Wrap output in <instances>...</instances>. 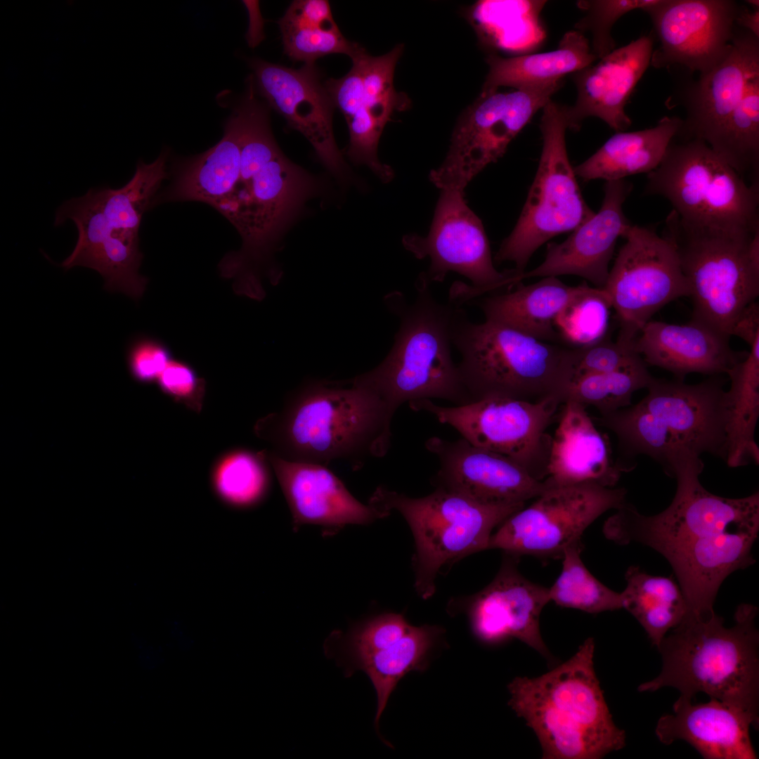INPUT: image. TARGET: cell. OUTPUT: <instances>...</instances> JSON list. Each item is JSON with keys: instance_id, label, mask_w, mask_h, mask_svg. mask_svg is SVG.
<instances>
[{"instance_id": "6da1fadb", "label": "cell", "mask_w": 759, "mask_h": 759, "mask_svg": "<svg viewBox=\"0 0 759 759\" xmlns=\"http://www.w3.org/2000/svg\"><path fill=\"white\" fill-rule=\"evenodd\" d=\"M252 88L235 108L240 124L238 179L217 210L242 238L219 264L222 277L261 280L278 244L306 202L323 188L320 179L291 162L272 134L268 112Z\"/></svg>"}, {"instance_id": "7a4b0ae2", "label": "cell", "mask_w": 759, "mask_h": 759, "mask_svg": "<svg viewBox=\"0 0 759 759\" xmlns=\"http://www.w3.org/2000/svg\"><path fill=\"white\" fill-rule=\"evenodd\" d=\"M309 381L283 407L254 425V433L288 461L327 465L336 460L353 467L385 455L391 444L390 414L371 389L354 384Z\"/></svg>"}, {"instance_id": "3957f363", "label": "cell", "mask_w": 759, "mask_h": 759, "mask_svg": "<svg viewBox=\"0 0 759 759\" xmlns=\"http://www.w3.org/2000/svg\"><path fill=\"white\" fill-rule=\"evenodd\" d=\"M595 641L538 677H517L509 706L537 737L543 759H600L625 746L594 667Z\"/></svg>"}, {"instance_id": "277c9868", "label": "cell", "mask_w": 759, "mask_h": 759, "mask_svg": "<svg viewBox=\"0 0 759 759\" xmlns=\"http://www.w3.org/2000/svg\"><path fill=\"white\" fill-rule=\"evenodd\" d=\"M758 613L755 606L741 604L734 625L726 627L715 613L699 617L689 611L656 647L662 660L660 673L637 690L670 687L690 699L703 692L758 718Z\"/></svg>"}, {"instance_id": "5b68a950", "label": "cell", "mask_w": 759, "mask_h": 759, "mask_svg": "<svg viewBox=\"0 0 759 759\" xmlns=\"http://www.w3.org/2000/svg\"><path fill=\"white\" fill-rule=\"evenodd\" d=\"M719 376L694 384L654 377L640 402L597 420L625 453L651 458L671 477L704 453L725 460L726 391Z\"/></svg>"}, {"instance_id": "8992f818", "label": "cell", "mask_w": 759, "mask_h": 759, "mask_svg": "<svg viewBox=\"0 0 759 759\" xmlns=\"http://www.w3.org/2000/svg\"><path fill=\"white\" fill-rule=\"evenodd\" d=\"M424 273L416 294L407 302L399 292L385 303L400 319L393 346L375 368L351 379L376 393L394 416L405 402L439 398L456 406L473 402L452 358V323L455 304L439 303Z\"/></svg>"}, {"instance_id": "52a82bcc", "label": "cell", "mask_w": 759, "mask_h": 759, "mask_svg": "<svg viewBox=\"0 0 759 759\" xmlns=\"http://www.w3.org/2000/svg\"><path fill=\"white\" fill-rule=\"evenodd\" d=\"M452 344L473 401L493 397L538 401L555 396L562 402L573 377L574 348L536 339L494 321H470L455 306Z\"/></svg>"}, {"instance_id": "ba28073f", "label": "cell", "mask_w": 759, "mask_h": 759, "mask_svg": "<svg viewBox=\"0 0 759 759\" xmlns=\"http://www.w3.org/2000/svg\"><path fill=\"white\" fill-rule=\"evenodd\" d=\"M662 235L677 251L690 287L692 320L729 337L759 294V230H725L683 222L674 211Z\"/></svg>"}, {"instance_id": "9c48e42d", "label": "cell", "mask_w": 759, "mask_h": 759, "mask_svg": "<svg viewBox=\"0 0 759 759\" xmlns=\"http://www.w3.org/2000/svg\"><path fill=\"white\" fill-rule=\"evenodd\" d=\"M369 505L389 514L396 510L407 521L415 544V588L428 599L443 567L488 550L493 529L526 503L482 504L439 487L428 495L411 498L379 486Z\"/></svg>"}, {"instance_id": "30bf717a", "label": "cell", "mask_w": 759, "mask_h": 759, "mask_svg": "<svg viewBox=\"0 0 759 759\" xmlns=\"http://www.w3.org/2000/svg\"><path fill=\"white\" fill-rule=\"evenodd\" d=\"M644 193L667 200L689 225L759 230V186L748 183L699 139L676 135L659 165L647 174Z\"/></svg>"}, {"instance_id": "8fae6325", "label": "cell", "mask_w": 759, "mask_h": 759, "mask_svg": "<svg viewBox=\"0 0 759 759\" xmlns=\"http://www.w3.org/2000/svg\"><path fill=\"white\" fill-rule=\"evenodd\" d=\"M701 458L675 470L677 488L670 505L647 516L626 502L603 526L604 536L618 544L639 543L661 554L720 533L737 528H759V493L728 498L707 491L699 476Z\"/></svg>"}, {"instance_id": "7c38bea8", "label": "cell", "mask_w": 759, "mask_h": 759, "mask_svg": "<svg viewBox=\"0 0 759 759\" xmlns=\"http://www.w3.org/2000/svg\"><path fill=\"white\" fill-rule=\"evenodd\" d=\"M566 105L549 101L540 122L538 167L519 218L495 259L524 272L534 252L550 239L573 231L595 214L585 202L566 145Z\"/></svg>"}, {"instance_id": "4fadbf2b", "label": "cell", "mask_w": 759, "mask_h": 759, "mask_svg": "<svg viewBox=\"0 0 759 759\" xmlns=\"http://www.w3.org/2000/svg\"><path fill=\"white\" fill-rule=\"evenodd\" d=\"M562 84L563 80L511 91H481L460 117L444 161L430 172L431 182L441 190L465 193L479 173L504 155Z\"/></svg>"}, {"instance_id": "5bb4252c", "label": "cell", "mask_w": 759, "mask_h": 759, "mask_svg": "<svg viewBox=\"0 0 759 759\" xmlns=\"http://www.w3.org/2000/svg\"><path fill=\"white\" fill-rule=\"evenodd\" d=\"M464 195L460 191L441 190L427 236L409 234L403 238L404 247L415 257L430 259L424 273L430 284L442 282L449 271L471 281V285H453L450 299L456 303L517 285L525 272L515 268L500 272L495 268L482 222Z\"/></svg>"}, {"instance_id": "9a60e30c", "label": "cell", "mask_w": 759, "mask_h": 759, "mask_svg": "<svg viewBox=\"0 0 759 759\" xmlns=\"http://www.w3.org/2000/svg\"><path fill=\"white\" fill-rule=\"evenodd\" d=\"M602 287L619 323L616 339L634 344L661 308L690 296V287L673 242L656 227L631 225Z\"/></svg>"}, {"instance_id": "2e32d148", "label": "cell", "mask_w": 759, "mask_h": 759, "mask_svg": "<svg viewBox=\"0 0 759 759\" xmlns=\"http://www.w3.org/2000/svg\"><path fill=\"white\" fill-rule=\"evenodd\" d=\"M415 411L434 415L472 444L505 455L544 480L551 439L545 431L558 408L555 396L538 401L493 397L443 407L429 399L408 403Z\"/></svg>"}, {"instance_id": "e0dca14e", "label": "cell", "mask_w": 759, "mask_h": 759, "mask_svg": "<svg viewBox=\"0 0 759 759\" xmlns=\"http://www.w3.org/2000/svg\"><path fill=\"white\" fill-rule=\"evenodd\" d=\"M626 495L623 488L594 484L550 486L498 527L488 549L516 557L562 558L595 519L625 504Z\"/></svg>"}, {"instance_id": "ac0fdd59", "label": "cell", "mask_w": 759, "mask_h": 759, "mask_svg": "<svg viewBox=\"0 0 759 759\" xmlns=\"http://www.w3.org/2000/svg\"><path fill=\"white\" fill-rule=\"evenodd\" d=\"M403 51V44H397L387 53L372 56L360 46L351 58L349 72L324 83L348 125L347 156L352 162L368 167L384 183L393 179L394 171L378 159L379 140L392 114L410 104L407 95L394 86V70Z\"/></svg>"}, {"instance_id": "d6986e66", "label": "cell", "mask_w": 759, "mask_h": 759, "mask_svg": "<svg viewBox=\"0 0 759 759\" xmlns=\"http://www.w3.org/2000/svg\"><path fill=\"white\" fill-rule=\"evenodd\" d=\"M249 65L256 92L291 128L306 138L333 176L343 184L349 183L351 172L333 134L335 105L315 64H304L296 70L251 58Z\"/></svg>"}, {"instance_id": "ffe728a7", "label": "cell", "mask_w": 759, "mask_h": 759, "mask_svg": "<svg viewBox=\"0 0 759 759\" xmlns=\"http://www.w3.org/2000/svg\"><path fill=\"white\" fill-rule=\"evenodd\" d=\"M740 8L732 0H659L644 11L660 41L651 64L708 72L728 52Z\"/></svg>"}, {"instance_id": "44dd1931", "label": "cell", "mask_w": 759, "mask_h": 759, "mask_svg": "<svg viewBox=\"0 0 759 759\" xmlns=\"http://www.w3.org/2000/svg\"><path fill=\"white\" fill-rule=\"evenodd\" d=\"M167 159L168 150H163L150 164L138 161L133 177L123 187L90 189L58 207L54 225L60 226L70 219L78 231L76 245L66 259L69 267L79 266L112 231H139L144 212L153 206L161 183L168 176Z\"/></svg>"}, {"instance_id": "7402d4cb", "label": "cell", "mask_w": 759, "mask_h": 759, "mask_svg": "<svg viewBox=\"0 0 759 759\" xmlns=\"http://www.w3.org/2000/svg\"><path fill=\"white\" fill-rule=\"evenodd\" d=\"M424 445L439 462L434 478L437 487L482 504L526 503L550 486L512 459L464 438L432 436Z\"/></svg>"}, {"instance_id": "603a6c76", "label": "cell", "mask_w": 759, "mask_h": 759, "mask_svg": "<svg viewBox=\"0 0 759 759\" xmlns=\"http://www.w3.org/2000/svg\"><path fill=\"white\" fill-rule=\"evenodd\" d=\"M507 554L493 580L468 599L472 630L487 643L517 639L552 661L539 624L541 611L550 602L549 588L526 578L517 569L518 557Z\"/></svg>"}, {"instance_id": "cb8c5ba5", "label": "cell", "mask_w": 759, "mask_h": 759, "mask_svg": "<svg viewBox=\"0 0 759 759\" xmlns=\"http://www.w3.org/2000/svg\"><path fill=\"white\" fill-rule=\"evenodd\" d=\"M632 190V183L625 179L606 181L600 209L573 230L564 241L550 243L543 261L525 271L524 279L572 275L602 288L609 275L616 242L632 225L623 209Z\"/></svg>"}, {"instance_id": "d4e9b609", "label": "cell", "mask_w": 759, "mask_h": 759, "mask_svg": "<svg viewBox=\"0 0 759 759\" xmlns=\"http://www.w3.org/2000/svg\"><path fill=\"white\" fill-rule=\"evenodd\" d=\"M756 75H759V38L748 31L735 29L725 56L700 74L687 93V117L677 135L701 140L713 149L749 82Z\"/></svg>"}, {"instance_id": "484cf974", "label": "cell", "mask_w": 759, "mask_h": 759, "mask_svg": "<svg viewBox=\"0 0 759 759\" xmlns=\"http://www.w3.org/2000/svg\"><path fill=\"white\" fill-rule=\"evenodd\" d=\"M652 53V38L642 36L572 74L577 98L566 108L568 129L578 131L585 119L597 117L616 132L626 130L632 121L625 106Z\"/></svg>"}, {"instance_id": "4316f807", "label": "cell", "mask_w": 759, "mask_h": 759, "mask_svg": "<svg viewBox=\"0 0 759 759\" xmlns=\"http://www.w3.org/2000/svg\"><path fill=\"white\" fill-rule=\"evenodd\" d=\"M290 508L294 524L342 528L368 524L389 514L356 500L325 466L288 461L266 452Z\"/></svg>"}, {"instance_id": "83f0119b", "label": "cell", "mask_w": 759, "mask_h": 759, "mask_svg": "<svg viewBox=\"0 0 759 759\" xmlns=\"http://www.w3.org/2000/svg\"><path fill=\"white\" fill-rule=\"evenodd\" d=\"M673 710L656 725V736L662 744L685 741L706 759L758 758L750 737L751 726L758 725L753 714L716 699L693 703L682 696Z\"/></svg>"}, {"instance_id": "f1b7e54d", "label": "cell", "mask_w": 759, "mask_h": 759, "mask_svg": "<svg viewBox=\"0 0 759 759\" xmlns=\"http://www.w3.org/2000/svg\"><path fill=\"white\" fill-rule=\"evenodd\" d=\"M758 529L725 531L663 555L673 570L690 613L699 617L715 613V600L725 579L755 562L752 547Z\"/></svg>"}, {"instance_id": "f546056e", "label": "cell", "mask_w": 759, "mask_h": 759, "mask_svg": "<svg viewBox=\"0 0 759 759\" xmlns=\"http://www.w3.org/2000/svg\"><path fill=\"white\" fill-rule=\"evenodd\" d=\"M634 346L647 365L672 372L682 379L690 373L726 374L745 358L734 351L727 337L699 323L647 322Z\"/></svg>"}, {"instance_id": "4dcf8cb0", "label": "cell", "mask_w": 759, "mask_h": 759, "mask_svg": "<svg viewBox=\"0 0 759 759\" xmlns=\"http://www.w3.org/2000/svg\"><path fill=\"white\" fill-rule=\"evenodd\" d=\"M562 405L551 439L545 481L550 486L614 487L628 467L614 461L606 438L597 430L586 407L572 401Z\"/></svg>"}, {"instance_id": "1f68e13d", "label": "cell", "mask_w": 759, "mask_h": 759, "mask_svg": "<svg viewBox=\"0 0 759 759\" xmlns=\"http://www.w3.org/2000/svg\"><path fill=\"white\" fill-rule=\"evenodd\" d=\"M607 295L603 288L568 285L557 277L519 285L512 291L486 297L480 302L486 320L507 325L536 339H559L554 322L569 309L585 300Z\"/></svg>"}, {"instance_id": "d6a6232c", "label": "cell", "mask_w": 759, "mask_h": 759, "mask_svg": "<svg viewBox=\"0 0 759 759\" xmlns=\"http://www.w3.org/2000/svg\"><path fill=\"white\" fill-rule=\"evenodd\" d=\"M240 159V124L233 110L221 139L205 152L177 162L172 183L157 195L153 205L170 201H197L218 210L238 179Z\"/></svg>"}, {"instance_id": "836d02e7", "label": "cell", "mask_w": 759, "mask_h": 759, "mask_svg": "<svg viewBox=\"0 0 759 759\" xmlns=\"http://www.w3.org/2000/svg\"><path fill=\"white\" fill-rule=\"evenodd\" d=\"M682 124V119L678 117H664L651 128L616 132L592 155L574 167L576 175L588 182L647 174L659 165Z\"/></svg>"}, {"instance_id": "e575fe53", "label": "cell", "mask_w": 759, "mask_h": 759, "mask_svg": "<svg viewBox=\"0 0 759 759\" xmlns=\"http://www.w3.org/2000/svg\"><path fill=\"white\" fill-rule=\"evenodd\" d=\"M597 60L588 39L578 30L565 33L556 49L511 58L491 54L486 58L488 72L481 91L501 86L514 89L542 86L562 81Z\"/></svg>"}, {"instance_id": "d590c367", "label": "cell", "mask_w": 759, "mask_h": 759, "mask_svg": "<svg viewBox=\"0 0 759 759\" xmlns=\"http://www.w3.org/2000/svg\"><path fill=\"white\" fill-rule=\"evenodd\" d=\"M727 373L730 387L725 392L726 457L729 467L758 465L759 448L755 432L759 418V339Z\"/></svg>"}, {"instance_id": "8d00e7d4", "label": "cell", "mask_w": 759, "mask_h": 759, "mask_svg": "<svg viewBox=\"0 0 759 759\" xmlns=\"http://www.w3.org/2000/svg\"><path fill=\"white\" fill-rule=\"evenodd\" d=\"M625 578L623 609L635 618L657 647L689 612L682 592L671 577L651 575L636 566L627 569Z\"/></svg>"}, {"instance_id": "74e56055", "label": "cell", "mask_w": 759, "mask_h": 759, "mask_svg": "<svg viewBox=\"0 0 759 759\" xmlns=\"http://www.w3.org/2000/svg\"><path fill=\"white\" fill-rule=\"evenodd\" d=\"M443 632L438 626H412L396 642L363 660L357 667L368 676L377 694L375 726L398 681L412 670L423 671L428 656Z\"/></svg>"}, {"instance_id": "f35d334b", "label": "cell", "mask_w": 759, "mask_h": 759, "mask_svg": "<svg viewBox=\"0 0 759 759\" xmlns=\"http://www.w3.org/2000/svg\"><path fill=\"white\" fill-rule=\"evenodd\" d=\"M713 150L748 183L759 186V75L749 82Z\"/></svg>"}, {"instance_id": "ab89813d", "label": "cell", "mask_w": 759, "mask_h": 759, "mask_svg": "<svg viewBox=\"0 0 759 759\" xmlns=\"http://www.w3.org/2000/svg\"><path fill=\"white\" fill-rule=\"evenodd\" d=\"M583 547L580 540L564 552L562 571L549 588L550 601L589 614L623 609L621 593L602 583L585 566L580 556Z\"/></svg>"}, {"instance_id": "60d3db41", "label": "cell", "mask_w": 759, "mask_h": 759, "mask_svg": "<svg viewBox=\"0 0 759 759\" xmlns=\"http://www.w3.org/2000/svg\"><path fill=\"white\" fill-rule=\"evenodd\" d=\"M266 451L244 449L229 451L216 462L212 486L224 503L234 507L252 506L266 494L269 476Z\"/></svg>"}, {"instance_id": "b9f144b4", "label": "cell", "mask_w": 759, "mask_h": 759, "mask_svg": "<svg viewBox=\"0 0 759 759\" xmlns=\"http://www.w3.org/2000/svg\"><path fill=\"white\" fill-rule=\"evenodd\" d=\"M654 378L644 361L617 371L576 376L568 385L562 401L592 406L600 415H607L632 405L634 393L647 389Z\"/></svg>"}, {"instance_id": "7bdbcfd3", "label": "cell", "mask_w": 759, "mask_h": 759, "mask_svg": "<svg viewBox=\"0 0 759 759\" xmlns=\"http://www.w3.org/2000/svg\"><path fill=\"white\" fill-rule=\"evenodd\" d=\"M413 625L399 614L387 613L377 616L353 628L338 639L337 643L326 650L336 658L351 676L365 659L396 642Z\"/></svg>"}, {"instance_id": "ee69618b", "label": "cell", "mask_w": 759, "mask_h": 759, "mask_svg": "<svg viewBox=\"0 0 759 759\" xmlns=\"http://www.w3.org/2000/svg\"><path fill=\"white\" fill-rule=\"evenodd\" d=\"M285 53L292 60L314 64L323 56L341 53L351 58L360 44L347 40L337 25L323 27L278 23Z\"/></svg>"}, {"instance_id": "f6af8a7d", "label": "cell", "mask_w": 759, "mask_h": 759, "mask_svg": "<svg viewBox=\"0 0 759 759\" xmlns=\"http://www.w3.org/2000/svg\"><path fill=\"white\" fill-rule=\"evenodd\" d=\"M659 0H595L578 1V7L585 15L576 24L575 28L583 34L590 33V48L597 60L615 48V41L611 32L616 22L627 13L647 8Z\"/></svg>"}, {"instance_id": "bcb514c9", "label": "cell", "mask_w": 759, "mask_h": 759, "mask_svg": "<svg viewBox=\"0 0 759 759\" xmlns=\"http://www.w3.org/2000/svg\"><path fill=\"white\" fill-rule=\"evenodd\" d=\"M574 351L573 377L623 370L644 361L634 344L604 337L574 348Z\"/></svg>"}, {"instance_id": "7dc6e473", "label": "cell", "mask_w": 759, "mask_h": 759, "mask_svg": "<svg viewBox=\"0 0 759 759\" xmlns=\"http://www.w3.org/2000/svg\"><path fill=\"white\" fill-rule=\"evenodd\" d=\"M160 389L177 403L200 413L206 394V381L188 363L172 358L157 380Z\"/></svg>"}, {"instance_id": "c3c4849f", "label": "cell", "mask_w": 759, "mask_h": 759, "mask_svg": "<svg viewBox=\"0 0 759 759\" xmlns=\"http://www.w3.org/2000/svg\"><path fill=\"white\" fill-rule=\"evenodd\" d=\"M172 358L171 352L164 343L145 336L135 339L130 344L127 354L131 376L137 382L144 384L157 381Z\"/></svg>"}, {"instance_id": "681fc988", "label": "cell", "mask_w": 759, "mask_h": 759, "mask_svg": "<svg viewBox=\"0 0 759 759\" xmlns=\"http://www.w3.org/2000/svg\"><path fill=\"white\" fill-rule=\"evenodd\" d=\"M278 22L324 27L337 25L334 20L329 1L326 0L293 1Z\"/></svg>"}, {"instance_id": "f907efd6", "label": "cell", "mask_w": 759, "mask_h": 759, "mask_svg": "<svg viewBox=\"0 0 759 759\" xmlns=\"http://www.w3.org/2000/svg\"><path fill=\"white\" fill-rule=\"evenodd\" d=\"M733 335L741 338L748 344L759 338V305L756 301L740 315L732 328Z\"/></svg>"}, {"instance_id": "816d5d0a", "label": "cell", "mask_w": 759, "mask_h": 759, "mask_svg": "<svg viewBox=\"0 0 759 759\" xmlns=\"http://www.w3.org/2000/svg\"><path fill=\"white\" fill-rule=\"evenodd\" d=\"M735 25L759 38V8L749 10L741 7L735 19Z\"/></svg>"}, {"instance_id": "f5cc1de1", "label": "cell", "mask_w": 759, "mask_h": 759, "mask_svg": "<svg viewBox=\"0 0 759 759\" xmlns=\"http://www.w3.org/2000/svg\"><path fill=\"white\" fill-rule=\"evenodd\" d=\"M746 2L747 4H748L750 6H751L752 8H759V1L758 0H747V1H746Z\"/></svg>"}]
</instances>
